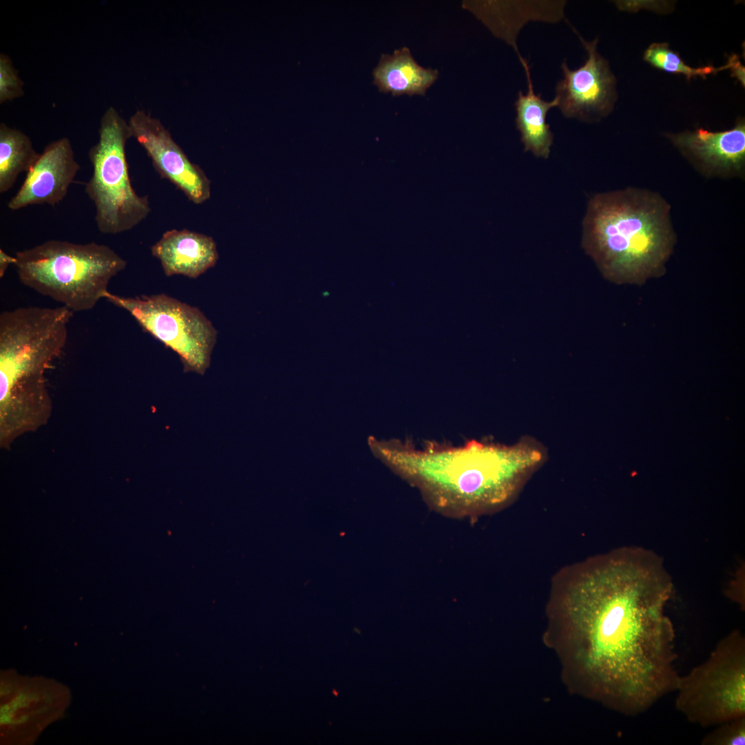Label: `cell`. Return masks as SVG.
Here are the masks:
<instances>
[{
	"label": "cell",
	"mask_w": 745,
	"mask_h": 745,
	"mask_svg": "<svg viewBox=\"0 0 745 745\" xmlns=\"http://www.w3.org/2000/svg\"><path fill=\"white\" fill-rule=\"evenodd\" d=\"M570 576L566 614L577 630L590 693L639 715L675 692V634L665 613L673 586L648 553H613Z\"/></svg>",
	"instance_id": "cell-1"
},
{
	"label": "cell",
	"mask_w": 745,
	"mask_h": 745,
	"mask_svg": "<svg viewBox=\"0 0 745 745\" xmlns=\"http://www.w3.org/2000/svg\"><path fill=\"white\" fill-rule=\"evenodd\" d=\"M368 444L376 457L417 484L435 504L455 510L484 509L505 501L542 460L541 450L528 441L511 446L430 444L417 450L370 437Z\"/></svg>",
	"instance_id": "cell-2"
},
{
	"label": "cell",
	"mask_w": 745,
	"mask_h": 745,
	"mask_svg": "<svg viewBox=\"0 0 745 745\" xmlns=\"http://www.w3.org/2000/svg\"><path fill=\"white\" fill-rule=\"evenodd\" d=\"M670 210L648 190L597 193L587 203L582 246L607 280L642 286L666 273L677 241Z\"/></svg>",
	"instance_id": "cell-3"
},
{
	"label": "cell",
	"mask_w": 745,
	"mask_h": 745,
	"mask_svg": "<svg viewBox=\"0 0 745 745\" xmlns=\"http://www.w3.org/2000/svg\"><path fill=\"white\" fill-rule=\"evenodd\" d=\"M73 313L63 306L20 307L1 313L2 433L19 436L48 418L45 373L66 344Z\"/></svg>",
	"instance_id": "cell-4"
},
{
	"label": "cell",
	"mask_w": 745,
	"mask_h": 745,
	"mask_svg": "<svg viewBox=\"0 0 745 745\" xmlns=\"http://www.w3.org/2000/svg\"><path fill=\"white\" fill-rule=\"evenodd\" d=\"M21 282L74 312L104 299L111 279L126 261L107 245L51 239L15 254Z\"/></svg>",
	"instance_id": "cell-5"
},
{
	"label": "cell",
	"mask_w": 745,
	"mask_h": 745,
	"mask_svg": "<svg viewBox=\"0 0 745 745\" xmlns=\"http://www.w3.org/2000/svg\"><path fill=\"white\" fill-rule=\"evenodd\" d=\"M132 137L127 122L113 107L103 114L99 140L88 152L92 173L85 192L93 202L98 230L105 235L128 231L150 212L147 196L132 188L126 145Z\"/></svg>",
	"instance_id": "cell-6"
},
{
	"label": "cell",
	"mask_w": 745,
	"mask_h": 745,
	"mask_svg": "<svg viewBox=\"0 0 745 745\" xmlns=\"http://www.w3.org/2000/svg\"><path fill=\"white\" fill-rule=\"evenodd\" d=\"M675 708L691 723L715 726L745 716V637L735 630L708 658L679 677Z\"/></svg>",
	"instance_id": "cell-7"
},
{
	"label": "cell",
	"mask_w": 745,
	"mask_h": 745,
	"mask_svg": "<svg viewBox=\"0 0 745 745\" xmlns=\"http://www.w3.org/2000/svg\"><path fill=\"white\" fill-rule=\"evenodd\" d=\"M104 299L126 310L145 331L176 352L186 372L203 375L209 368L217 331L197 308L166 294Z\"/></svg>",
	"instance_id": "cell-8"
},
{
	"label": "cell",
	"mask_w": 745,
	"mask_h": 745,
	"mask_svg": "<svg viewBox=\"0 0 745 745\" xmlns=\"http://www.w3.org/2000/svg\"><path fill=\"white\" fill-rule=\"evenodd\" d=\"M569 25L578 36L587 58L575 70L569 68L564 59L561 65L563 78L555 86L557 107L566 118L585 122L597 121L613 110L616 99L615 77L607 60L597 51L598 39L587 41Z\"/></svg>",
	"instance_id": "cell-9"
},
{
	"label": "cell",
	"mask_w": 745,
	"mask_h": 745,
	"mask_svg": "<svg viewBox=\"0 0 745 745\" xmlns=\"http://www.w3.org/2000/svg\"><path fill=\"white\" fill-rule=\"evenodd\" d=\"M137 139L161 177L179 188L190 201L201 204L210 197V181L203 170L190 161L159 119L136 111L128 121Z\"/></svg>",
	"instance_id": "cell-10"
},
{
	"label": "cell",
	"mask_w": 745,
	"mask_h": 745,
	"mask_svg": "<svg viewBox=\"0 0 745 745\" xmlns=\"http://www.w3.org/2000/svg\"><path fill=\"white\" fill-rule=\"evenodd\" d=\"M80 166L70 139L62 137L48 144L20 188L8 203L11 210L29 206H54L66 196Z\"/></svg>",
	"instance_id": "cell-11"
},
{
	"label": "cell",
	"mask_w": 745,
	"mask_h": 745,
	"mask_svg": "<svg viewBox=\"0 0 745 745\" xmlns=\"http://www.w3.org/2000/svg\"><path fill=\"white\" fill-rule=\"evenodd\" d=\"M673 144L704 175L732 177L744 174L745 125L722 132L699 128L669 136Z\"/></svg>",
	"instance_id": "cell-12"
},
{
	"label": "cell",
	"mask_w": 745,
	"mask_h": 745,
	"mask_svg": "<svg viewBox=\"0 0 745 745\" xmlns=\"http://www.w3.org/2000/svg\"><path fill=\"white\" fill-rule=\"evenodd\" d=\"M165 275L195 279L214 267L219 259L212 237L188 229H172L151 247Z\"/></svg>",
	"instance_id": "cell-13"
},
{
	"label": "cell",
	"mask_w": 745,
	"mask_h": 745,
	"mask_svg": "<svg viewBox=\"0 0 745 745\" xmlns=\"http://www.w3.org/2000/svg\"><path fill=\"white\" fill-rule=\"evenodd\" d=\"M519 59L526 72L528 92L524 95L519 91L515 102L516 126L524 150L537 158L548 159L554 136L546 118L548 110L557 106V101L555 98L550 101H545L540 95L535 93L528 62L521 55Z\"/></svg>",
	"instance_id": "cell-14"
},
{
	"label": "cell",
	"mask_w": 745,
	"mask_h": 745,
	"mask_svg": "<svg viewBox=\"0 0 745 745\" xmlns=\"http://www.w3.org/2000/svg\"><path fill=\"white\" fill-rule=\"evenodd\" d=\"M373 77L380 92H391L393 96L424 95L437 79L438 71L419 66L410 50L404 47L392 54H383L373 70Z\"/></svg>",
	"instance_id": "cell-15"
},
{
	"label": "cell",
	"mask_w": 745,
	"mask_h": 745,
	"mask_svg": "<svg viewBox=\"0 0 745 745\" xmlns=\"http://www.w3.org/2000/svg\"><path fill=\"white\" fill-rule=\"evenodd\" d=\"M40 156L23 132L0 123V193L10 190L18 177L27 173Z\"/></svg>",
	"instance_id": "cell-16"
},
{
	"label": "cell",
	"mask_w": 745,
	"mask_h": 745,
	"mask_svg": "<svg viewBox=\"0 0 745 745\" xmlns=\"http://www.w3.org/2000/svg\"><path fill=\"white\" fill-rule=\"evenodd\" d=\"M644 59L658 69L670 73L684 74L688 80L697 76L705 79L709 74H715L719 71L730 69L732 65L731 59L729 57L726 65L722 67L715 68L713 66H707L697 68H691L682 61L677 53L671 50L666 43L651 44L644 52Z\"/></svg>",
	"instance_id": "cell-17"
},
{
	"label": "cell",
	"mask_w": 745,
	"mask_h": 745,
	"mask_svg": "<svg viewBox=\"0 0 745 745\" xmlns=\"http://www.w3.org/2000/svg\"><path fill=\"white\" fill-rule=\"evenodd\" d=\"M704 745H744L745 744V716L723 722L702 740Z\"/></svg>",
	"instance_id": "cell-18"
},
{
	"label": "cell",
	"mask_w": 745,
	"mask_h": 745,
	"mask_svg": "<svg viewBox=\"0 0 745 745\" xmlns=\"http://www.w3.org/2000/svg\"><path fill=\"white\" fill-rule=\"evenodd\" d=\"M24 82L19 77L10 57L0 54V103L19 98L24 95Z\"/></svg>",
	"instance_id": "cell-19"
},
{
	"label": "cell",
	"mask_w": 745,
	"mask_h": 745,
	"mask_svg": "<svg viewBox=\"0 0 745 745\" xmlns=\"http://www.w3.org/2000/svg\"><path fill=\"white\" fill-rule=\"evenodd\" d=\"M731 58L732 66L730 69L732 70V76L735 77L744 86V67L736 54H733Z\"/></svg>",
	"instance_id": "cell-20"
},
{
	"label": "cell",
	"mask_w": 745,
	"mask_h": 745,
	"mask_svg": "<svg viewBox=\"0 0 745 745\" xmlns=\"http://www.w3.org/2000/svg\"><path fill=\"white\" fill-rule=\"evenodd\" d=\"M16 262L15 256L12 257L7 254L3 249H0V277L2 278L8 267L10 265H14Z\"/></svg>",
	"instance_id": "cell-21"
}]
</instances>
